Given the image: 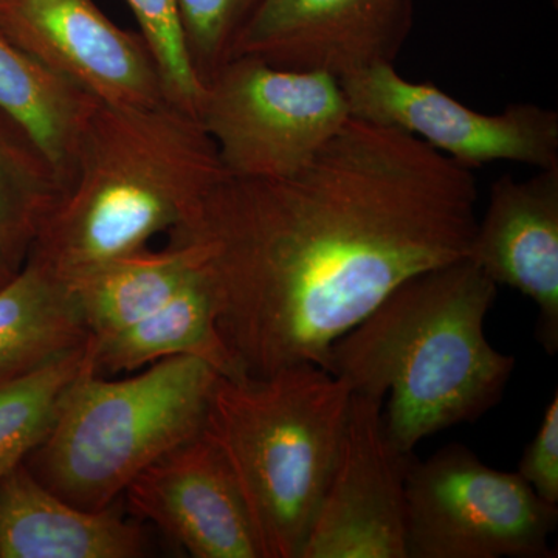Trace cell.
I'll use <instances>...</instances> for the list:
<instances>
[{
	"label": "cell",
	"mask_w": 558,
	"mask_h": 558,
	"mask_svg": "<svg viewBox=\"0 0 558 558\" xmlns=\"http://www.w3.org/2000/svg\"><path fill=\"white\" fill-rule=\"evenodd\" d=\"M413 21L414 0H264L233 58L248 54L341 78L381 62L395 64Z\"/></svg>",
	"instance_id": "11"
},
{
	"label": "cell",
	"mask_w": 558,
	"mask_h": 558,
	"mask_svg": "<svg viewBox=\"0 0 558 558\" xmlns=\"http://www.w3.org/2000/svg\"><path fill=\"white\" fill-rule=\"evenodd\" d=\"M16 271L17 270L13 269V267H11L5 259L0 258V286H2L3 282L9 281V279L13 277Z\"/></svg>",
	"instance_id": "24"
},
{
	"label": "cell",
	"mask_w": 558,
	"mask_h": 558,
	"mask_svg": "<svg viewBox=\"0 0 558 558\" xmlns=\"http://www.w3.org/2000/svg\"><path fill=\"white\" fill-rule=\"evenodd\" d=\"M352 119L340 80L323 70L231 58L205 86L199 120L234 178L277 179L310 163Z\"/></svg>",
	"instance_id": "6"
},
{
	"label": "cell",
	"mask_w": 558,
	"mask_h": 558,
	"mask_svg": "<svg viewBox=\"0 0 558 558\" xmlns=\"http://www.w3.org/2000/svg\"><path fill=\"white\" fill-rule=\"evenodd\" d=\"M472 170L395 128L352 117L293 174H226L168 233L193 242L241 373L328 368L341 336L407 279L468 258Z\"/></svg>",
	"instance_id": "1"
},
{
	"label": "cell",
	"mask_w": 558,
	"mask_h": 558,
	"mask_svg": "<svg viewBox=\"0 0 558 558\" xmlns=\"http://www.w3.org/2000/svg\"><path fill=\"white\" fill-rule=\"evenodd\" d=\"M351 398L347 381L311 363L216 381L204 433L241 488L263 558H301Z\"/></svg>",
	"instance_id": "4"
},
{
	"label": "cell",
	"mask_w": 558,
	"mask_h": 558,
	"mask_svg": "<svg viewBox=\"0 0 558 558\" xmlns=\"http://www.w3.org/2000/svg\"><path fill=\"white\" fill-rule=\"evenodd\" d=\"M468 259L497 286L519 290L537 307L538 343L558 351V165L534 178L494 182Z\"/></svg>",
	"instance_id": "13"
},
{
	"label": "cell",
	"mask_w": 558,
	"mask_h": 558,
	"mask_svg": "<svg viewBox=\"0 0 558 558\" xmlns=\"http://www.w3.org/2000/svg\"><path fill=\"white\" fill-rule=\"evenodd\" d=\"M351 116L413 135L473 168L515 161L538 170L558 165V113L534 102H512L499 113L462 105L432 83H411L392 62L341 76Z\"/></svg>",
	"instance_id": "8"
},
{
	"label": "cell",
	"mask_w": 558,
	"mask_h": 558,
	"mask_svg": "<svg viewBox=\"0 0 558 558\" xmlns=\"http://www.w3.org/2000/svg\"><path fill=\"white\" fill-rule=\"evenodd\" d=\"M411 457L389 439L384 399L352 392L339 454L301 558H409Z\"/></svg>",
	"instance_id": "9"
},
{
	"label": "cell",
	"mask_w": 558,
	"mask_h": 558,
	"mask_svg": "<svg viewBox=\"0 0 558 558\" xmlns=\"http://www.w3.org/2000/svg\"><path fill=\"white\" fill-rule=\"evenodd\" d=\"M227 172L199 117L170 101H98L72 180L27 259L64 281L148 248L182 226Z\"/></svg>",
	"instance_id": "3"
},
{
	"label": "cell",
	"mask_w": 558,
	"mask_h": 558,
	"mask_svg": "<svg viewBox=\"0 0 558 558\" xmlns=\"http://www.w3.org/2000/svg\"><path fill=\"white\" fill-rule=\"evenodd\" d=\"M146 538L116 509H81L21 464L0 478V558H138Z\"/></svg>",
	"instance_id": "14"
},
{
	"label": "cell",
	"mask_w": 558,
	"mask_h": 558,
	"mask_svg": "<svg viewBox=\"0 0 558 558\" xmlns=\"http://www.w3.org/2000/svg\"><path fill=\"white\" fill-rule=\"evenodd\" d=\"M201 271L196 245L168 236L167 247L140 250L65 282L92 340H102L160 310Z\"/></svg>",
	"instance_id": "15"
},
{
	"label": "cell",
	"mask_w": 558,
	"mask_h": 558,
	"mask_svg": "<svg viewBox=\"0 0 558 558\" xmlns=\"http://www.w3.org/2000/svg\"><path fill=\"white\" fill-rule=\"evenodd\" d=\"M98 100L39 64L0 32V113L43 150L68 190Z\"/></svg>",
	"instance_id": "17"
},
{
	"label": "cell",
	"mask_w": 558,
	"mask_h": 558,
	"mask_svg": "<svg viewBox=\"0 0 558 558\" xmlns=\"http://www.w3.org/2000/svg\"><path fill=\"white\" fill-rule=\"evenodd\" d=\"M92 344L94 373L100 376L131 374L159 360L189 355L204 360L220 376L245 377L220 336L204 271L160 310Z\"/></svg>",
	"instance_id": "16"
},
{
	"label": "cell",
	"mask_w": 558,
	"mask_h": 558,
	"mask_svg": "<svg viewBox=\"0 0 558 558\" xmlns=\"http://www.w3.org/2000/svg\"><path fill=\"white\" fill-rule=\"evenodd\" d=\"M94 366V344L39 368L0 376V478L49 435L70 385Z\"/></svg>",
	"instance_id": "20"
},
{
	"label": "cell",
	"mask_w": 558,
	"mask_h": 558,
	"mask_svg": "<svg viewBox=\"0 0 558 558\" xmlns=\"http://www.w3.org/2000/svg\"><path fill=\"white\" fill-rule=\"evenodd\" d=\"M497 290L472 260H454L407 279L330 348L326 369L352 392L388 396L385 427L402 453L505 396L515 359L484 332Z\"/></svg>",
	"instance_id": "2"
},
{
	"label": "cell",
	"mask_w": 558,
	"mask_h": 558,
	"mask_svg": "<svg viewBox=\"0 0 558 558\" xmlns=\"http://www.w3.org/2000/svg\"><path fill=\"white\" fill-rule=\"evenodd\" d=\"M264 0H178L191 65L202 86L233 58L234 46Z\"/></svg>",
	"instance_id": "22"
},
{
	"label": "cell",
	"mask_w": 558,
	"mask_h": 558,
	"mask_svg": "<svg viewBox=\"0 0 558 558\" xmlns=\"http://www.w3.org/2000/svg\"><path fill=\"white\" fill-rule=\"evenodd\" d=\"M219 376L189 355L121 379L92 366L70 385L49 435L25 465L65 501L108 509L142 470L204 432Z\"/></svg>",
	"instance_id": "5"
},
{
	"label": "cell",
	"mask_w": 558,
	"mask_h": 558,
	"mask_svg": "<svg viewBox=\"0 0 558 558\" xmlns=\"http://www.w3.org/2000/svg\"><path fill=\"white\" fill-rule=\"evenodd\" d=\"M90 339L68 282L36 260L0 286V376L39 368Z\"/></svg>",
	"instance_id": "18"
},
{
	"label": "cell",
	"mask_w": 558,
	"mask_h": 558,
	"mask_svg": "<svg viewBox=\"0 0 558 558\" xmlns=\"http://www.w3.org/2000/svg\"><path fill=\"white\" fill-rule=\"evenodd\" d=\"M405 501L409 558L554 557L558 506L461 444L411 457Z\"/></svg>",
	"instance_id": "7"
},
{
	"label": "cell",
	"mask_w": 558,
	"mask_h": 558,
	"mask_svg": "<svg viewBox=\"0 0 558 558\" xmlns=\"http://www.w3.org/2000/svg\"><path fill=\"white\" fill-rule=\"evenodd\" d=\"M138 521L156 524L194 558H263L241 488L204 432L154 461L123 492Z\"/></svg>",
	"instance_id": "12"
},
{
	"label": "cell",
	"mask_w": 558,
	"mask_h": 558,
	"mask_svg": "<svg viewBox=\"0 0 558 558\" xmlns=\"http://www.w3.org/2000/svg\"><path fill=\"white\" fill-rule=\"evenodd\" d=\"M517 473L539 498L558 506V392H554L537 433L524 449Z\"/></svg>",
	"instance_id": "23"
},
{
	"label": "cell",
	"mask_w": 558,
	"mask_h": 558,
	"mask_svg": "<svg viewBox=\"0 0 558 558\" xmlns=\"http://www.w3.org/2000/svg\"><path fill=\"white\" fill-rule=\"evenodd\" d=\"M0 32L95 100L124 108L168 101L140 33L119 27L94 0H0Z\"/></svg>",
	"instance_id": "10"
},
{
	"label": "cell",
	"mask_w": 558,
	"mask_h": 558,
	"mask_svg": "<svg viewBox=\"0 0 558 558\" xmlns=\"http://www.w3.org/2000/svg\"><path fill=\"white\" fill-rule=\"evenodd\" d=\"M126 3L159 70L165 97L199 117L205 87L191 65L178 0H126Z\"/></svg>",
	"instance_id": "21"
},
{
	"label": "cell",
	"mask_w": 558,
	"mask_h": 558,
	"mask_svg": "<svg viewBox=\"0 0 558 558\" xmlns=\"http://www.w3.org/2000/svg\"><path fill=\"white\" fill-rule=\"evenodd\" d=\"M64 194L43 150L0 113V258L20 270Z\"/></svg>",
	"instance_id": "19"
}]
</instances>
